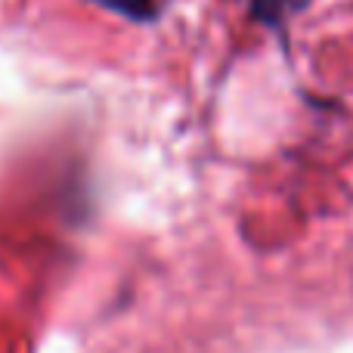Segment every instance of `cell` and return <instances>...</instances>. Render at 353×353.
<instances>
[{"instance_id":"cell-2","label":"cell","mask_w":353,"mask_h":353,"mask_svg":"<svg viewBox=\"0 0 353 353\" xmlns=\"http://www.w3.org/2000/svg\"><path fill=\"white\" fill-rule=\"evenodd\" d=\"M288 0H257V12L267 19H276L279 16V10H285Z\"/></svg>"},{"instance_id":"cell-1","label":"cell","mask_w":353,"mask_h":353,"mask_svg":"<svg viewBox=\"0 0 353 353\" xmlns=\"http://www.w3.org/2000/svg\"><path fill=\"white\" fill-rule=\"evenodd\" d=\"M93 3L105 6L124 19H134V22H146L155 16V0H93Z\"/></svg>"}]
</instances>
